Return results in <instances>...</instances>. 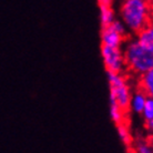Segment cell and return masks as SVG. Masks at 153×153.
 <instances>
[{"label": "cell", "instance_id": "obj_1", "mask_svg": "<svg viewBox=\"0 0 153 153\" xmlns=\"http://www.w3.org/2000/svg\"><path fill=\"white\" fill-rule=\"evenodd\" d=\"M123 54L126 68L139 76L153 68V51L141 45L138 39L126 42Z\"/></svg>", "mask_w": 153, "mask_h": 153}, {"label": "cell", "instance_id": "obj_2", "mask_svg": "<svg viewBox=\"0 0 153 153\" xmlns=\"http://www.w3.org/2000/svg\"><path fill=\"white\" fill-rule=\"evenodd\" d=\"M149 13V4L146 0H124L120 9L121 21L126 29L137 33L148 25Z\"/></svg>", "mask_w": 153, "mask_h": 153}, {"label": "cell", "instance_id": "obj_3", "mask_svg": "<svg viewBox=\"0 0 153 153\" xmlns=\"http://www.w3.org/2000/svg\"><path fill=\"white\" fill-rule=\"evenodd\" d=\"M109 89H110V103L118 104L123 110L129 109L131 99V91L126 78L120 72L107 71Z\"/></svg>", "mask_w": 153, "mask_h": 153}, {"label": "cell", "instance_id": "obj_4", "mask_svg": "<svg viewBox=\"0 0 153 153\" xmlns=\"http://www.w3.org/2000/svg\"><path fill=\"white\" fill-rule=\"evenodd\" d=\"M101 57L107 71L122 73L126 68V59L121 48L102 46L101 47Z\"/></svg>", "mask_w": 153, "mask_h": 153}, {"label": "cell", "instance_id": "obj_5", "mask_svg": "<svg viewBox=\"0 0 153 153\" xmlns=\"http://www.w3.org/2000/svg\"><path fill=\"white\" fill-rule=\"evenodd\" d=\"M124 37L126 36L117 32L111 26L102 27V31H101V42H102V46L121 48L123 40H124Z\"/></svg>", "mask_w": 153, "mask_h": 153}, {"label": "cell", "instance_id": "obj_6", "mask_svg": "<svg viewBox=\"0 0 153 153\" xmlns=\"http://www.w3.org/2000/svg\"><path fill=\"white\" fill-rule=\"evenodd\" d=\"M146 98H148V96H146L142 90L141 91L134 92L133 94H131L129 108H130L134 113L141 114L142 110H143V108H144V104H146Z\"/></svg>", "mask_w": 153, "mask_h": 153}, {"label": "cell", "instance_id": "obj_7", "mask_svg": "<svg viewBox=\"0 0 153 153\" xmlns=\"http://www.w3.org/2000/svg\"><path fill=\"white\" fill-rule=\"evenodd\" d=\"M139 42L153 51V25H146L138 32Z\"/></svg>", "mask_w": 153, "mask_h": 153}, {"label": "cell", "instance_id": "obj_8", "mask_svg": "<svg viewBox=\"0 0 153 153\" xmlns=\"http://www.w3.org/2000/svg\"><path fill=\"white\" fill-rule=\"evenodd\" d=\"M140 85H141V90L146 96L153 98V68L141 76Z\"/></svg>", "mask_w": 153, "mask_h": 153}, {"label": "cell", "instance_id": "obj_9", "mask_svg": "<svg viewBox=\"0 0 153 153\" xmlns=\"http://www.w3.org/2000/svg\"><path fill=\"white\" fill-rule=\"evenodd\" d=\"M114 19V11L111 7H108V6L100 7V21L102 27H107L109 25H111Z\"/></svg>", "mask_w": 153, "mask_h": 153}, {"label": "cell", "instance_id": "obj_10", "mask_svg": "<svg viewBox=\"0 0 153 153\" xmlns=\"http://www.w3.org/2000/svg\"><path fill=\"white\" fill-rule=\"evenodd\" d=\"M124 112H126V110H123L118 104L110 103V118L115 124H120V123L124 122V117H126Z\"/></svg>", "mask_w": 153, "mask_h": 153}, {"label": "cell", "instance_id": "obj_11", "mask_svg": "<svg viewBox=\"0 0 153 153\" xmlns=\"http://www.w3.org/2000/svg\"><path fill=\"white\" fill-rule=\"evenodd\" d=\"M117 130H118L119 139L121 140V142L126 146H130L131 142H132V137H131V133L128 129V126L124 123H120V124H117Z\"/></svg>", "mask_w": 153, "mask_h": 153}, {"label": "cell", "instance_id": "obj_12", "mask_svg": "<svg viewBox=\"0 0 153 153\" xmlns=\"http://www.w3.org/2000/svg\"><path fill=\"white\" fill-rule=\"evenodd\" d=\"M141 114L146 121L153 118V98H151V97L146 98V104H144V108L142 110Z\"/></svg>", "mask_w": 153, "mask_h": 153}, {"label": "cell", "instance_id": "obj_13", "mask_svg": "<svg viewBox=\"0 0 153 153\" xmlns=\"http://www.w3.org/2000/svg\"><path fill=\"white\" fill-rule=\"evenodd\" d=\"M109 26H111V27L113 28L117 32H119V33H121V35H123V36H126V27L124 26V23H123L121 20L114 19V20H113V22H112L111 25H109Z\"/></svg>", "mask_w": 153, "mask_h": 153}, {"label": "cell", "instance_id": "obj_14", "mask_svg": "<svg viewBox=\"0 0 153 153\" xmlns=\"http://www.w3.org/2000/svg\"><path fill=\"white\" fill-rule=\"evenodd\" d=\"M135 152H139V153H151L152 152V150H151V144L149 143H146V142H138L137 144H135Z\"/></svg>", "mask_w": 153, "mask_h": 153}, {"label": "cell", "instance_id": "obj_15", "mask_svg": "<svg viewBox=\"0 0 153 153\" xmlns=\"http://www.w3.org/2000/svg\"><path fill=\"white\" fill-rule=\"evenodd\" d=\"M113 0H98V4H99V7L101 6H108V7H111Z\"/></svg>", "mask_w": 153, "mask_h": 153}, {"label": "cell", "instance_id": "obj_16", "mask_svg": "<svg viewBox=\"0 0 153 153\" xmlns=\"http://www.w3.org/2000/svg\"><path fill=\"white\" fill-rule=\"evenodd\" d=\"M146 129H148L150 133L153 134V118L146 121Z\"/></svg>", "mask_w": 153, "mask_h": 153}, {"label": "cell", "instance_id": "obj_17", "mask_svg": "<svg viewBox=\"0 0 153 153\" xmlns=\"http://www.w3.org/2000/svg\"><path fill=\"white\" fill-rule=\"evenodd\" d=\"M151 150H152V153H153V143L151 144Z\"/></svg>", "mask_w": 153, "mask_h": 153}]
</instances>
